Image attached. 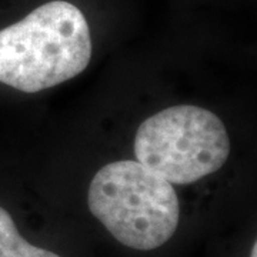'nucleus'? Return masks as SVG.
<instances>
[{
  "instance_id": "nucleus-1",
  "label": "nucleus",
  "mask_w": 257,
  "mask_h": 257,
  "mask_svg": "<svg viewBox=\"0 0 257 257\" xmlns=\"http://www.w3.org/2000/svg\"><path fill=\"white\" fill-rule=\"evenodd\" d=\"M92 36L80 9L53 0L0 29V83L37 93L67 82L90 63Z\"/></svg>"
},
{
  "instance_id": "nucleus-2",
  "label": "nucleus",
  "mask_w": 257,
  "mask_h": 257,
  "mask_svg": "<svg viewBox=\"0 0 257 257\" xmlns=\"http://www.w3.org/2000/svg\"><path fill=\"white\" fill-rule=\"evenodd\" d=\"M87 203L114 239L143 251L172 239L180 219L173 184L138 160L103 166L92 179Z\"/></svg>"
},
{
  "instance_id": "nucleus-3",
  "label": "nucleus",
  "mask_w": 257,
  "mask_h": 257,
  "mask_svg": "<svg viewBox=\"0 0 257 257\" xmlns=\"http://www.w3.org/2000/svg\"><path fill=\"white\" fill-rule=\"evenodd\" d=\"M230 155L227 128L219 116L199 106L167 107L136 132L140 165L172 184H190L216 173Z\"/></svg>"
},
{
  "instance_id": "nucleus-4",
  "label": "nucleus",
  "mask_w": 257,
  "mask_h": 257,
  "mask_svg": "<svg viewBox=\"0 0 257 257\" xmlns=\"http://www.w3.org/2000/svg\"><path fill=\"white\" fill-rule=\"evenodd\" d=\"M0 257H62L50 250L30 244L19 233L10 213L0 207Z\"/></svg>"
},
{
  "instance_id": "nucleus-5",
  "label": "nucleus",
  "mask_w": 257,
  "mask_h": 257,
  "mask_svg": "<svg viewBox=\"0 0 257 257\" xmlns=\"http://www.w3.org/2000/svg\"><path fill=\"white\" fill-rule=\"evenodd\" d=\"M250 257H257V244L256 243L253 244V248H251V256Z\"/></svg>"
}]
</instances>
